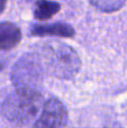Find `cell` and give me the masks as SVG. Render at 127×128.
Returning <instances> with one entry per match:
<instances>
[{
	"mask_svg": "<svg viewBox=\"0 0 127 128\" xmlns=\"http://www.w3.org/2000/svg\"><path fill=\"white\" fill-rule=\"evenodd\" d=\"M74 28L65 22L54 24H35L30 27L32 36H58V37H73Z\"/></svg>",
	"mask_w": 127,
	"mask_h": 128,
	"instance_id": "cell-5",
	"label": "cell"
},
{
	"mask_svg": "<svg viewBox=\"0 0 127 128\" xmlns=\"http://www.w3.org/2000/svg\"><path fill=\"white\" fill-rule=\"evenodd\" d=\"M42 61L45 68L54 76L70 80L78 74L81 61L74 48L62 43H48L42 48Z\"/></svg>",
	"mask_w": 127,
	"mask_h": 128,
	"instance_id": "cell-2",
	"label": "cell"
},
{
	"mask_svg": "<svg viewBox=\"0 0 127 128\" xmlns=\"http://www.w3.org/2000/svg\"><path fill=\"white\" fill-rule=\"evenodd\" d=\"M44 107V99L38 90L14 91L2 102L4 117L16 126H26L36 118Z\"/></svg>",
	"mask_w": 127,
	"mask_h": 128,
	"instance_id": "cell-1",
	"label": "cell"
},
{
	"mask_svg": "<svg viewBox=\"0 0 127 128\" xmlns=\"http://www.w3.org/2000/svg\"><path fill=\"white\" fill-rule=\"evenodd\" d=\"M89 2L97 9L104 12H114L125 4L126 0H89Z\"/></svg>",
	"mask_w": 127,
	"mask_h": 128,
	"instance_id": "cell-8",
	"label": "cell"
},
{
	"mask_svg": "<svg viewBox=\"0 0 127 128\" xmlns=\"http://www.w3.org/2000/svg\"><path fill=\"white\" fill-rule=\"evenodd\" d=\"M68 119L65 106L56 98H51L44 104L42 114L33 128H65Z\"/></svg>",
	"mask_w": 127,
	"mask_h": 128,
	"instance_id": "cell-4",
	"label": "cell"
},
{
	"mask_svg": "<svg viewBox=\"0 0 127 128\" xmlns=\"http://www.w3.org/2000/svg\"><path fill=\"white\" fill-rule=\"evenodd\" d=\"M45 66L36 54H25L15 63L11 80L18 90H38L43 83Z\"/></svg>",
	"mask_w": 127,
	"mask_h": 128,
	"instance_id": "cell-3",
	"label": "cell"
},
{
	"mask_svg": "<svg viewBox=\"0 0 127 128\" xmlns=\"http://www.w3.org/2000/svg\"><path fill=\"white\" fill-rule=\"evenodd\" d=\"M7 1H8V0H0V14L4 10V8H6Z\"/></svg>",
	"mask_w": 127,
	"mask_h": 128,
	"instance_id": "cell-9",
	"label": "cell"
},
{
	"mask_svg": "<svg viewBox=\"0 0 127 128\" xmlns=\"http://www.w3.org/2000/svg\"><path fill=\"white\" fill-rule=\"evenodd\" d=\"M22 40L20 28L14 22H0V50L9 51L16 47Z\"/></svg>",
	"mask_w": 127,
	"mask_h": 128,
	"instance_id": "cell-6",
	"label": "cell"
},
{
	"mask_svg": "<svg viewBox=\"0 0 127 128\" xmlns=\"http://www.w3.org/2000/svg\"><path fill=\"white\" fill-rule=\"evenodd\" d=\"M61 6L58 2L51 0H37L34 9V17L40 22H45L52 18L60 11Z\"/></svg>",
	"mask_w": 127,
	"mask_h": 128,
	"instance_id": "cell-7",
	"label": "cell"
}]
</instances>
